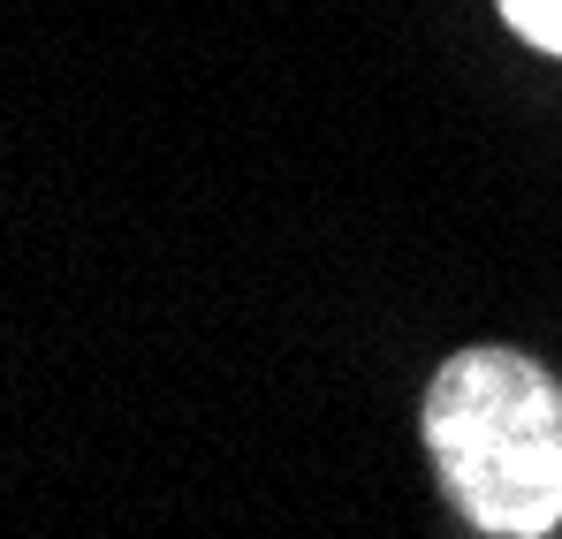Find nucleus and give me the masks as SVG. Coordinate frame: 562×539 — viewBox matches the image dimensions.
Returning a JSON list of instances; mask_svg holds the SVG:
<instances>
[{"mask_svg": "<svg viewBox=\"0 0 562 539\" xmlns=\"http://www.w3.org/2000/svg\"><path fill=\"white\" fill-rule=\"evenodd\" d=\"M426 456L471 532L548 539L562 525V388L525 350L471 343L426 388Z\"/></svg>", "mask_w": 562, "mask_h": 539, "instance_id": "f257e3e1", "label": "nucleus"}, {"mask_svg": "<svg viewBox=\"0 0 562 539\" xmlns=\"http://www.w3.org/2000/svg\"><path fill=\"white\" fill-rule=\"evenodd\" d=\"M502 15H509V31H525L532 46L562 54V0H502Z\"/></svg>", "mask_w": 562, "mask_h": 539, "instance_id": "f03ea898", "label": "nucleus"}]
</instances>
